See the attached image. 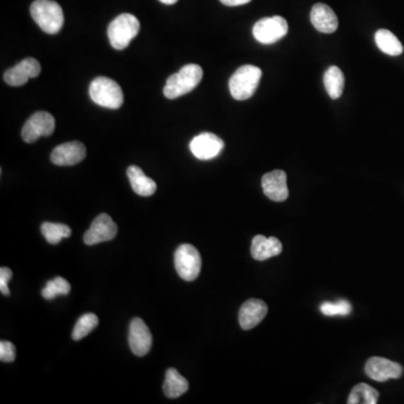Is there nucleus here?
<instances>
[{
	"instance_id": "1",
	"label": "nucleus",
	"mask_w": 404,
	"mask_h": 404,
	"mask_svg": "<svg viewBox=\"0 0 404 404\" xmlns=\"http://www.w3.org/2000/svg\"><path fill=\"white\" fill-rule=\"evenodd\" d=\"M203 70L198 64H187L180 71L172 75L164 87V96L168 99H177L191 92L201 82Z\"/></svg>"
},
{
	"instance_id": "31",
	"label": "nucleus",
	"mask_w": 404,
	"mask_h": 404,
	"mask_svg": "<svg viewBox=\"0 0 404 404\" xmlns=\"http://www.w3.org/2000/svg\"><path fill=\"white\" fill-rule=\"evenodd\" d=\"M162 4H165V5H173V4H177V0H160Z\"/></svg>"
},
{
	"instance_id": "16",
	"label": "nucleus",
	"mask_w": 404,
	"mask_h": 404,
	"mask_svg": "<svg viewBox=\"0 0 404 404\" xmlns=\"http://www.w3.org/2000/svg\"><path fill=\"white\" fill-rule=\"evenodd\" d=\"M267 311L269 308L262 300H247L246 302H244L239 310V324L244 330L253 329L265 318Z\"/></svg>"
},
{
	"instance_id": "8",
	"label": "nucleus",
	"mask_w": 404,
	"mask_h": 404,
	"mask_svg": "<svg viewBox=\"0 0 404 404\" xmlns=\"http://www.w3.org/2000/svg\"><path fill=\"white\" fill-rule=\"evenodd\" d=\"M56 130V120L47 111H37L25 122L22 137L26 143H34L42 136H51Z\"/></svg>"
},
{
	"instance_id": "30",
	"label": "nucleus",
	"mask_w": 404,
	"mask_h": 404,
	"mask_svg": "<svg viewBox=\"0 0 404 404\" xmlns=\"http://www.w3.org/2000/svg\"><path fill=\"white\" fill-rule=\"evenodd\" d=\"M224 5L230 6V7H234V6H241L245 5V4H248L252 1V0H220Z\"/></svg>"
},
{
	"instance_id": "26",
	"label": "nucleus",
	"mask_w": 404,
	"mask_h": 404,
	"mask_svg": "<svg viewBox=\"0 0 404 404\" xmlns=\"http://www.w3.org/2000/svg\"><path fill=\"white\" fill-rule=\"evenodd\" d=\"M71 291V285L63 277H56L54 280L49 281L42 290V296L46 300H53L58 296H68Z\"/></svg>"
},
{
	"instance_id": "12",
	"label": "nucleus",
	"mask_w": 404,
	"mask_h": 404,
	"mask_svg": "<svg viewBox=\"0 0 404 404\" xmlns=\"http://www.w3.org/2000/svg\"><path fill=\"white\" fill-rule=\"evenodd\" d=\"M128 343L136 356L141 358L150 352L153 343L152 334L143 319L134 318L130 322Z\"/></svg>"
},
{
	"instance_id": "9",
	"label": "nucleus",
	"mask_w": 404,
	"mask_h": 404,
	"mask_svg": "<svg viewBox=\"0 0 404 404\" xmlns=\"http://www.w3.org/2000/svg\"><path fill=\"white\" fill-rule=\"evenodd\" d=\"M118 233V227L107 213H101L92 222L88 232L84 234L83 241L89 246L97 245L103 241H113Z\"/></svg>"
},
{
	"instance_id": "2",
	"label": "nucleus",
	"mask_w": 404,
	"mask_h": 404,
	"mask_svg": "<svg viewBox=\"0 0 404 404\" xmlns=\"http://www.w3.org/2000/svg\"><path fill=\"white\" fill-rule=\"evenodd\" d=\"M31 15L42 31L56 34L61 31L64 15L61 6L53 0H35L31 6Z\"/></svg>"
},
{
	"instance_id": "20",
	"label": "nucleus",
	"mask_w": 404,
	"mask_h": 404,
	"mask_svg": "<svg viewBox=\"0 0 404 404\" xmlns=\"http://www.w3.org/2000/svg\"><path fill=\"white\" fill-rule=\"evenodd\" d=\"M189 389V382L175 368H169L166 371L163 392L166 398L177 399L186 393Z\"/></svg>"
},
{
	"instance_id": "27",
	"label": "nucleus",
	"mask_w": 404,
	"mask_h": 404,
	"mask_svg": "<svg viewBox=\"0 0 404 404\" xmlns=\"http://www.w3.org/2000/svg\"><path fill=\"white\" fill-rule=\"evenodd\" d=\"M353 307L346 300H339L336 302H324L320 305V311L324 316H348L352 313Z\"/></svg>"
},
{
	"instance_id": "6",
	"label": "nucleus",
	"mask_w": 404,
	"mask_h": 404,
	"mask_svg": "<svg viewBox=\"0 0 404 404\" xmlns=\"http://www.w3.org/2000/svg\"><path fill=\"white\" fill-rule=\"evenodd\" d=\"M175 265L181 279L187 282L196 280L202 265L199 251L190 244H183L175 251Z\"/></svg>"
},
{
	"instance_id": "29",
	"label": "nucleus",
	"mask_w": 404,
	"mask_h": 404,
	"mask_svg": "<svg viewBox=\"0 0 404 404\" xmlns=\"http://www.w3.org/2000/svg\"><path fill=\"white\" fill-rule=\"evenodd\" d=\"M13 277V272L8 267H1L0 269V291L4 296H11V291L8 289V282Z\"/></svg>"
},
{
	"instance_id": "21",
	"label": "nucleus",
	"mask_w": 404,
	"mask_h": 404,
	"mask_svg": "<svg viewBox=\"0 0 404 404\" xmlns=\"http://www.w3.org/2000/svg\"><path fill=\"white\" fill-rule=\"evenodd\" d=\"M324 84L327 92L332 99H338L343 94L345 87V77L343 71L338 67L332 65L327 70L324 75Z\"/></svg>"
},
{
	"instance_id": "11",
	"label": "nucleus",
	"mask_w": 404,
	"mask_h": 404,
	"mask_svg": "<svg viewBox=\"0 0 404 404\" xmlns=\"http://www.w3.org/2000/svg\"><path fill=\"white\" fill-rule=\"evenodd\" d=\"M225 144L220 137L213 133H202L196 136L190 143V151L196 158L208 161L222 153Z\"/></svg>"
},
{
	"instance_id": "28",
	"label": "nucleus",
	"mask_w": 404,
	"mask_h": 404,
	"mask_svg": "<svg viewBox=\"0 0 404 404\" xmlns=\"http://www.w3.org/2000/svg\"><path fill=\"white\" fill-rule=\"evenodd\" d=\"M16 358V349L14 343L3 341L0 343V360L5 363H11Z\"/></svg>"
},
{
	"instance_id": "23",
	"label": "nucleus",
	"mask_w": 404,
	"mask_h": 404,
	"mask_svg": "<svg viewBox=\"0 0 404 404\" xmlns=\"http://www.w3.org/2000/svg\"><path fill=\"white\" fill-rule=\"evenodd\" d=\"M379 392L371 385L360 383L353 388L349 394L347 403L348 404H377L379 401Z\"/></svg>"
},
{
	"instance_id": "19",
	"label": "nucleus",
	"mask_w": 404,
	"mask_h": 404,
	"mask_svg": "<svg viewBox=\"0 0 404 404\" xmlns=\"http://www.w3.org/2000/svg\"><path fill=\"white\" fill-rule=\"evenodd\" d=\"M127 177L135 194L141 197H150L156 194V183L145 175L139 166L132 165L127 169Z\"/></svg>"
},
{
	"instance_id": "5",
	"label": "nucleus",
	"mask_w": 404,
	"mask_h": 404,
	"mask_svg": "<svg viewBox=\"0 0 404 404\" xmlns=\"http://www.w3.org/2000/svg\"><path fill=\"white\" fill-rule=\"evenodd\" d=\"M141 23L134 15H120L109 24L107 31L111 46L116 50H124L137 37Z\"/></svg>"
},
{
	"instance_id": "7",
	"label": "nucleus",
	"mask_w": 404,
	"mask_h": 404,
	"mask_svg": "<svg viewBox=\"0 0 404 404\" xmlns=\"http://www.w3.org/2000/svg\"><path fill=\"white\" fill-rule=\"evenodd\" d=\"M288 31V23L283 17H265L255 24L253 35L262 44L270 45L283 39Z\"/></svg>"
},
{
	"instance_id": "3",
	"label": "nucleus",
	"mask_w": 404,
	"mask_h": 404,
	"mask_svg": "<svg viewBox=\"0 0 404 404\" xmlns=\"http://www.w3.org/2000/svg\"><path fill=\"white\" fill-rule=\"evenodd\" d=\"M92 101L103 108L118 109L124 103V94L116 81L106 77H98L89 87Z\"/></svg>"
},
{
	"instance_id": "18",
	"label": "nucleus",
	"mask_w": 404,
	"mask_h": 404,
	"mask_svg": "<svg viewBox=\"0 0 404 404\" xmlns=\"http://www.w3.org/2000/svg\"><path fill=\"white\" fill-rule=\"evenodd\" d=\"M282 243L277 237L266 239L265 236H255L251 247V253L256 260H265L274 258L282 253Z\"/></svg>"
},
{
	"instance_id": "15",
	"label": "nucleus",
	"mask_w": 404,
	"mask_h": 404,
	"mask_svg": "<svg viewBox=\"0 0 404 404\" xmlns=\"http://www.w3.org/2000/svg\"><path fill=\"white\" fill-rule=\"evenodd\" d=\"M262 188H263L264 194L272 201H285L289 197L286 173L281 170H275V171L266 173L262 177Z\"/></svg>"
},
{
	"instance_id": "4",
	"label": "nucleus",
	"mask_w": 404,
	"mask_h": 404,
	"mask_svg": "<svg viewBox=\"0 0 404 404\" xmlns=\"http://www.w3.org/2000/svg\"><path fill=\"white\" fill-rule=\"evenodd\" d=\"M262 78V70L260 68L246 64L239 68L229 80L230 94L234 99L247 100L256 91Z\"/></svg>"
},
{
	"instance_id": "24",
	"label": "nucleus",
	"mask_w": 404,
	"mask_h": 404,
	"mask_svg": "<svg viewBox=\"0 0 404 404\" xmlns=\"http://www.w3.org/2000/svg\"><path fill=\"white\" fill-rule=\"evenodd\" d=\"M42 234L44 236L47 243L56 245L63 239H68L72 232L67 225L56 224V222H44L41 227Z\"/></svg>"
},
{
	"instance_id": "22",
	"label": "nucleus",
	"mask_w": 404,
	"mask_h": 404,
	"mask_svg": "<svg viewBox=\"0 0 404 404\" xmlns=\"http://www.w3.org/2000/svg\"><path fill=\"white\" fill-rule=\"evenodd\" d=\"M377 47L385 54L398 56L403 53V45L392 32L388 30H379L375 34Z\"/></svg>"
},
{
	"instance_id": "13",
	"label": "nucleus",
	"mask_w": 404,
	"mask_h": 404,
	"mask_svg": "<svg viewBox=\"0 0 404 404\" xmlns=\"http://www.w3.org/2000/svg\"><path fill=\"white\" fill-rule=\"evenodd\" d=\"M42 68L37 58H27L6 71L4 80L11 87L24 86L30 79L37 78Z\"/></svg>"
},
{
	"instance_id": "25",
	"label": "nucleus",
	"mask_w": 404,
	"mask_h": 404,
	"mask_svg": "<svg viewBox=\"0 0 404 404\" xmlns=\"http://www.w3.org/2000/svg\"><path fill=\"white\" fill-rule=\"evenodd\" d=\"M99 324V319L94 313H86L80 317L78 322L73 328L72 338L75 341H81L87 337L90 332H94V328Z\"/></svg>"
},
{
	"instance_id": "14",
	"label": "nucleus",
	"mask_w": 404,
	"mask_h": 404,
	"mask_svg": "<svg viewBox=\"0 0 404 404\" xmlns=\"http://www.w3.org/2000/svg\"><path fill=\"white\" fill-rule=\"evenodd\" d=\"M86 156V146L81 141H69L53 150L51 161L58 166H72L82 162Z\"/></svg>"
},
{
	"instance_id": "17",
	"label": "nucleus",
	"mask_w": 404,
	"mask_h": 404,
	"mask_svg": "<svg viewBox=\"0 0 404 404\" xmlns=\"http://www.w3.org/2000/svg\"><path fill=\"white\" fill-rule=\"evenodd\" d=\"M310 20L317 31L330 34L337 31L338 17L329 6L319 3L313 6L310 13Z\"/></svg>"
},
{
	"instance_id": "10",
	"label": "nucleus",
	"mask_w": 404,
	"mask_h": 404,
	"mask_svg": "<svg viewBox=\"0 0 404 404\" xmlns=\"http://www.w3.org/2000/svg\"><path fill=\"white\" fill-rule=\"evenodd\" d=\"M365 373L370 379L377 382H386L388 379H400L403 373V367L388 358L374 356L367 360Z\"/></svg>"
}]
</instances>
